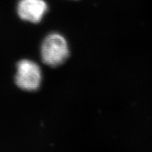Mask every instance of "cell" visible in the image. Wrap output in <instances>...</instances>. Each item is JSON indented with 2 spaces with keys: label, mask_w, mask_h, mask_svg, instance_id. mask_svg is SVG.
Masks as SVG:
<instances>
[{
  "label": "cell",
  "mask_w": 152,
  "mask_h": 152,
  "mask_svg": "<svg viewBox=\"0 0 152 152\" xmlns=\"http://www.w3.org/2000/svg\"><path fill=\"white\" fill-rule=\"evenodd\" d=\"M69 48L66 39L58 33H51L44 39L41 47V56L45 64L56 67L67 59Z\"/></svg>",
  "instance_id": "cell-1"
},
{
  "label": "cell",
  "mask_w": 152,
  "mask_h": 152,
  "mask_svg": "<svg viewBox=\"0 0 152 152\" xmlns=\"http://www.w3.org/2000/svg\"><path fill=\"white\" fill-rule=\"evenodd\" d=\"M41 80V69L35 62L23 59L18 63L15 81L19 88L26 91L37 90Z\"/></svg>",
  "instance_id": "cell-2"
},
{
  "label": "cell",
  "mask_w": 152,
  "mask_h": 152,
  "mask_svg": "<svg viewBox=\"0 0 152 152\" xmlns=\"http://www.w3.org/2000/svg\"><path fill=\"white\" fill-rule=\"evenodd\" d=\"M48 11L45 0H19L17 4L18 16L25 21L38 23Z\"/></svg>",
  "instance_id": "cell-3"
}]
</instances>
